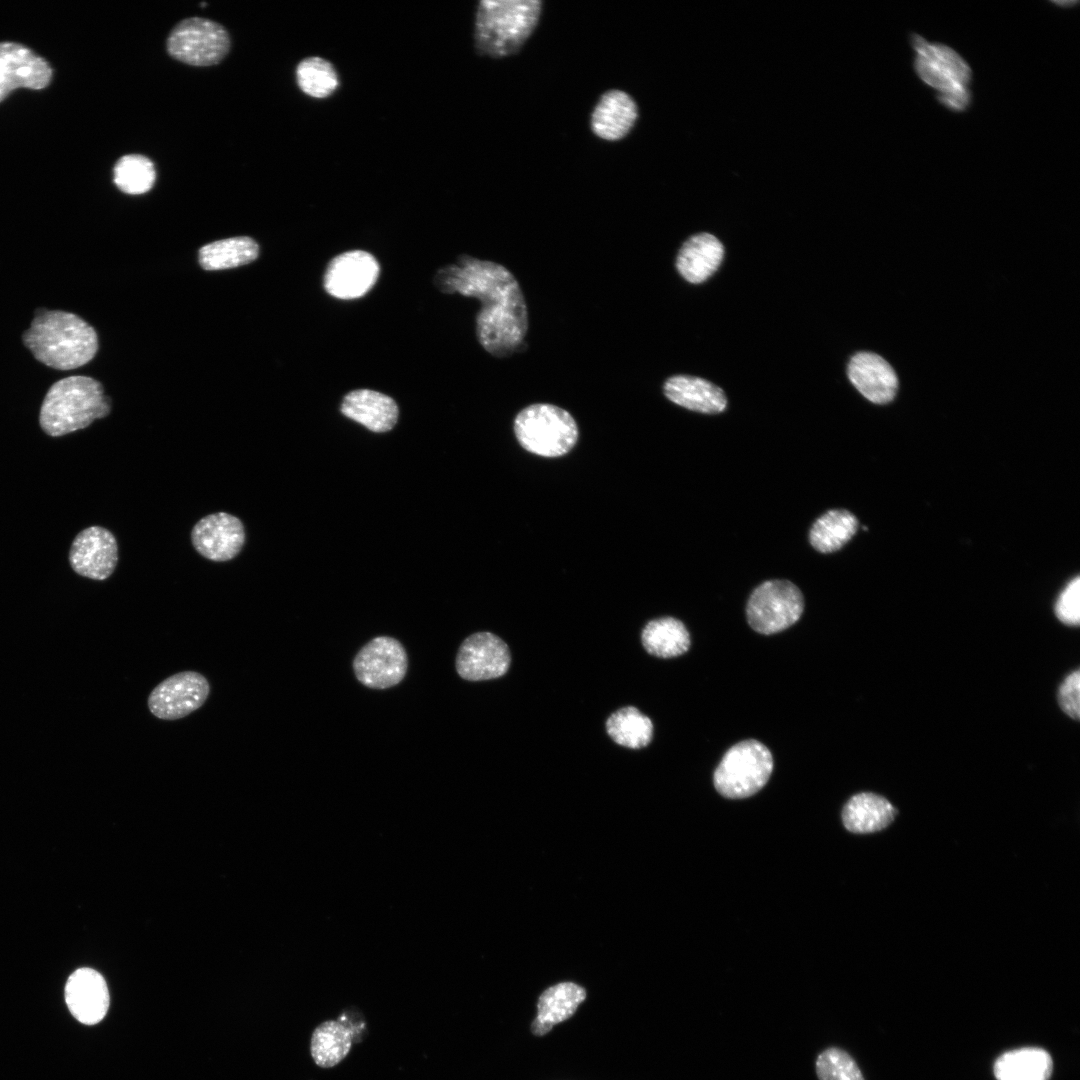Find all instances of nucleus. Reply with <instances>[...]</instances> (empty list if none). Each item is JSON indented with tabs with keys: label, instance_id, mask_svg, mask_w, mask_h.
<instances>
[{
	"label": "nucleus",
	"instance_id": "c85d7f7f",
	"mask_svg": "<svg viewBox=\"0 0 1080 1080\" xmlns=\"http://www.w3.org/2000/svg\"><path fill=\"white\" fill-rule=\"evenodd\" d=\"M352 1030L340 1021H325L314 1030L311 1037V1055L322 1068H330L341 1062L352 1045Z\"/></svg>",
	"mask_w": 1080,
	"mask_h": 1080
},
{
	"label": "nucleus",
	"instance_id": "f3484780",
	"mask_svg": "<svg viewBox=\"0 0 1080 1080\" xmlns=\"http://www.w3.org/2000/svg\"><path fill=\"white\" fill-rule=\"evenodd\" d=\"M65 1000L79 1022L98 1023L109 1007V992L103 976L91 968L77 969L66 982Z\"/></svg>",
	"mask_w": 1080,
	"mask_h": 1080
},
{
	"label": "nucleus",
	"instance_id": "f257e3e1",
	"mask_svg": "<svg viewBox=\"0 0 1080 1080\" xmlns=\"http://www.w3.org/2000/svg\"><path fill=\"white\" fill-rule=\"evenodd\" d=\"M435 287L479 300L476 335L483 349L497 358L520 351L528 330V309L516 277L505 266L468 255L440 268Z\"/></svg>",
	"mask_w": 1080,
	"mask_h": 1080
},
{
	"label": "nucleus",
	"instance_id": "9d476101",
	"mask_svg": "<svg viewBox=\"0 0 1080 1080\" xmlns=\"http://www.w3.org/2000/svg\"><path fill=\"white\" fill-rule=\"evenodd\" d=\"M407 668L405 648L390 636L373 638L360 648L353 660L357 680L372 689H386L399 684Z\"/></svg>",
	"mask_w": 1080,
	"mask_h": 1080
},
{
	"label": "nucleus",
	"instance_id": "f03ea898",
	"mask_svg": "<svg viewBox=\"0 0 1080 1080\" xmlns=\"http://www.w3.org/2000/svg\"><path fill=\"white\" fill-rule=\"evenodd\" d=\"M22 339L38 361L58 370L81 367L98 350L94 328L79 316L61 310L38 309Z\"/></svg>",
	"mask_w": 1080,
	"mask_h": 1080
},
{
	"label": "nucleus",
	"instance_id": "4be33fe9",
	"mask_svg": "<svg viewBox=\"0 0 1080 1080\" xmlns=\"http://www.w3.org/2000/svg\"><path fill=\"white\" fill-rule=\"evenodd\" d=\"M724 255L722 243L712 234L699 233L691 236L681 246L676 268L690 283H701L719 267Z\"/></svg>",
	"mask_w": 1080,
	"mask_h": 1080
},
{
	"label": "nucleus",
	"instance_id": "423d86ee",
	"mask_svg": "<svg viewBox=\"0 0 1080 1080\" xmlns=\"http://www.w3.org/2000/svg\"><path fill=\"white\" fill-rule=\"evenodd\" d=\"M514 432L525 450L543 457L568 453L578 438L572 415L548 403H535L522 409L515 417Z\"/></svg>",
	"mask_w": 1080,
	"mask_h": 1080
},
{
	"label": "nucleus",
	"instance_id": "6ab92c4d",
	"mask_svg": "<svg viewBox=\"0 0 1080 1080\" xmlns=\"http://www.w3.org/2000/svg\"><path fill=\"white\" fill-rule=\"evenodd\" d=\"M340 411L367 429L382 433L391 430L398 419L396 402L388 395L370 389H357L347 393Z\"/></svg>",
	"mask_w": 1080,
	"mask_h": 1080
},
{
	"label": "nucleus",
	"instance_id": "cd10ccee",
	"mask_svg": "<svg viewBox=\"0 0 1080 1080\" xmlns=\"http://www.w3.org/2000/svg\"><path fill=\"white\" fill-rule=\"evenodd\" d=\"M857 518L844 509L829 510L811 526L809 541L820 553H832L842 548L856 533Z\"/></svg>",
	"mask_w": 1080,
	"mask_h": 1080
},
{
	"label": "nucleus",
	"instance_id": "6e6552de",
	"mask_svg": "<svg viewBox=\"0 0 1080 1080\" xmlns=\"http://www.w3.org/2000/svg\"><path fill=\"white\" fill-rule=\"evenodd\" d=\"M804 610L800 589L788 580L773 579L758 585L751 593L746 615L750 627L770 635L796 623Z\"/></svg>",
	"mask_w": 1080,
	"mask_h": 1080
},
{
	"label": "nucleus",
	"instance_id": "2eb2a0df",
	"mask_svg": "<svg viewBox=\"0 0 1080 1080\" xmlns=\"http://www.w3.org/2000/svg\"><path fill=\"white\" fill-rule=\"evenodd\" d=\"M194 549L204 558L224 562L235 558L245 543V529L239 518L226 513H212L192 528Z\"/></svg>",
	"mask_w": 1080,
	"mask_h": 1080
},
{
	"label": "nucleus",
	"instance_id": "f8f14e48",
	"mask_svg": "<svg viewBox=\"0 0 1080 1080\" xmlns=\"http://www.w3.org/2000/svg\"><path fill=\"white\" fill-rule=\"evenodd\" d=\"M379 273V263L372 254L364 250L346 251L329 261L323 286L337 299H357L371 290Z\"/></svg>",
	"mask_w": 1080,
	"mask_h": 1080
},
{
	"label": "nucleus",
	"instance_id": "2f4dec72",
	"mask_svg": "<svg viewBox=\"0 0 1080 1080\" xmlns=\"http://www.w3.org/2000/svg\"><path fill=\"white\" fill-rule=\"evenodd\" d=\"M296 80L300 89L314 98L331 95L339 83L332 64L321 57L303 59L296 68Z\"/></svg>",
	"mask_w": 1080,
	"mask_h": 1080
},
{
	"label": "nucleus",
	"instance_id": "20e7f679",
	"mask_svg": "<svg viewBox=\"0 0 1080 1080\" xmlns=\"http://www.w3.org/2000/svg\"><path fill=\"white\" fill-rule=\"evenodd\" d=\"M542 11L540 0H483L477 7L475 47L501 58L516 53L530 37Z\"/></svg>",
	"mask_w": 1080,
	"mask_h": 1080
},
{
	"label": "nucleus",
	"instance_id": "bb28decb",
	"mask_svg": "<svg viewBox=\"0 0 1080 1080\" xmlns=\"http://www.w3.org/2000/svg\"><path fill=\"white\" fill-rule=\"evenodd\" d=\"M259 246L247 236L231 237L206 244L199 250V263L204 270L215 271L239 267L257 259Z\"/></svg>",
	"mask_w": 1080,
	"mask_h": 1080
},
{
	"label": "nucleus",
	"instance_id": "f704fd0d",
	"mask_svg": "<svg viewBox=\"0 0 1080 1080\" xmlns=\"http://www.w3.org/2000/svg\"><path fill=\"white\" fill-rule=\"evenodd\" d=\"M1080 672L1070 673L1058 689L1057 700L1062 711L1069 717L1080 718Z\"/></svg>",
	"mask_w": 1080,
	"mask_h": 1080
},
{
	"label": "nucleus",
	"instance_id": "dca6fc26",
	"mask_svg": "<svg viewBox=\"0 0 1080 1080\" xmlns=\"http://www.w3.org/2000/svg\"><path fill=\"white\" fill-rule=\"evenodd\" d=\"M48 62L26 46L0 42V102L17 88L43 89L51 81Z\"/></svg>",
	"mask_w": 1080,
	"mask_h": 1080
},
{
	"label": "nucleus",
	"instance_id": "0eeeda50",
	"mask_svg": "<svg viewBox=\"0 0 1080 1080\" xmlns=\"http://www.w3.org/2000/svg\"><path fill=\"white\" fill-rule=\"evenodd\" d=\"M773 757L761 742L748 739L727 750L717 766L713 782L719 794L740 799L754 795L769 780Z\"/></svg>",
	"mask_w": 1080,
	"mask_h": 1080
},
{
	"label": "nucleus",
	"instance_id": "9b49d317",
	"mask_svg": "<svg viewBox=\"0 0 1080 1080\" xmlns=\"http://www.w3.org/2000/svg\"><path fill=\"white\" fill-rule=\"evenodd\" d=\"M210 685L196 671H182L169 676L150 692L149 711L161 720H178L196 711L207 700Z\"/></svg>",
	"mask_w": 1080,
	"mask_h": 1080
},
{
	"label": "nucleus",
	"instance_id": "412c9836",
	"mask_svg": "<svg viewBox=\"0 0 1080 1080\" xmlns=\"http://www.w3.org/2000/svg\"><path fill=\"white\" fill-rule=\"evenodd\" d=\"M663 390L670 401L692 411L718 414L727 406L723 390L699 377L672 376L665 381Z\"/></svg>",
	"mask_w": 1080,
	"mask_h": 1080
},
{
	"label": "nucleus",
	"instance_id": "b1692460",
	"mask_svg": "<svg viewBox=\"0 0 1080 1080\" xmlns=\"http://www.w3.org/2000/svg\"><path fill=\"white\" fill-rule=\"evenodd\" d=\"M897 815V809L883 796L862 792L852 796L842 811L845 828L853 833L866 834L886 828Z\"/></svg>",
	"mask_w": 1080,
	"mask_h": 1080
},
{
	"label": "nucleus",
	"instance_id": "a878e982",
	"mask_svg": "<svg viewBox=\"0 0 1080 1080\" xmlns=\"http://www.w3.org/2000/svg\"><path fill=\"white\" fill-rule=\"evenodd\" d=\"M641 641L649 654L672 658L689 649L690 635L680 620L668 616L649 621L642 630Z\"/></svg>",
	"mask_w": 1080,
	"mask_h": 1080
},
{
	"label": "nucleus",
	"instance_id": "a211bd4d",
	"mask_svg": "<svg viewBox=\"0 0 1080 1080\" xmlns=\"http://www.w3.org/2000/svg\"><path fill=\"white\" fill-rule=\"evenodd\" d=\"M848 377L854 387L875 404L890 402L898 388L894 369L885 359L872 352H859L850 359Z\"/></svg>",
	"mask_w": 1080,
	"mask_h": 1080
},
{
	"label": "nucleus",
	"instance_id": "aec40b11",
	"mask_svg": "<svg viewBox=\"0 0 1080 1080\" xmlns=\"http://www.w3.org/2000/svg\"><path fill=\"white\" fill-rule=\"evenodd\" d=\"M638 108L633 98L618 89L606 91L597 102L591 115V128L595 135L616 141L625 137L634 126Z\"/></svg>",
	"mask_w": 1080,
	"mask_h": 1080
},
{
	"label": "nucleus",
	"instance_id": "c9c22d12",
	"mask_svg": "<svg viewBox=\"0 0 1080 1080\" xmlns=\"http://www.w3.org/2000/svg\"><path fill=\"white\" fill-rule=\"evenodd\" d=\"M1053 3H1055V4H1057V5H1061V6H1069V7L1073 6L1074 4H1078V2H1077V1L1053 2ZM1069 7H1068V8H1069Z\"/></svg>",
	"mask_w": 1080,
	"mask_h": 1080
},
{
	"label": "nucleus",
	"instance_id": "393cba45",
	"mask_svg": "<svg viewBox=\"0 0 1080 1080\" xmlns=\"http://www.w3.org/2000/svg\"><path fill=\"white\" fill-rule=\"evenodd\" d=\"M1052 1070L1053 1062L1049 1053L1036 1047L1008 1051L994 1064L997 1080H1049Z\"/></svg>",
	"mask_w": 1080,
	"mask_h": 1080
},
{
	"label": "nucleus",
	"instance_id": "4468645a",
	"mask_svg": "<svg viewBox=\"0 0 1080 1080\" xmlns=\"http://www.w3.org/2000/svg\"><path fill=\"white\" fill-rule=\"evenodd\" d=\"M69 563L80 576L99 581L107 579L118 563L116 538L100 526L85 528L72 542Z\"/></svg>",
	"mask_w": 1080,
	"mask_h": 1080
},
{
	"label": "nucleus",
	"instance_id": "473e14b6",
	"mask_svg": "<svg viewBox=\"0 0 1080 1080\" xmlns=\"http://www.w3.org/2000/svg\"><path fill=\"white\" fill-rule=\"evenodd\" d=\"M819 1080H864L854 1059L844 1050L830 1047L816 1059Z\"/></svg>",
	"mask_w": 1080,
	"mask_h": 1080
},
{
	"label": "nucleus",
	"instance_id": "5701e85b",
	"mask_svg": "<svg viewBox=\"0 0 1080 1080\" xmlns=\"http://www.w3.org/2000/svg\"><path fill=\"white\" fill-rule=\"evenodd\" d=\"M585 998V989L573 982H562L547 988L538 999L537 1017L531 1026L533 1034L544 1035L555 1024L570 1018Z\"/></svg>",
	"mask_w": 1080,
	"mask_h": 1080
},
{
	"label": "nucleus",
	"instance_id": "7c9ffc66",
	"mask_svg": "<svg viewBox=\"0 0 1080 1080\" xmlns=\"http://www.w3.org/2000/svg\"><path fill=\"white\" fill-rule=\"evenodd\" d=\"M113 175L116 186L124 193L132 195L149 191L156 179L153 162L140 154H128L119 158Z\"/></svg>",
	"mask_w": 1080,
	"mask_h": 1080
},
{
	"label": "nucleus",
	"instance_id": "c756f323",
	"mask_svg": "<svg viewBox=\"0 0 1080 1080\" xmlns=\"http://www.w3.org/2000/svg\"><path fill=\"white\" fill-rule=\"evenodd\" d=\"M606 731L615 743L631 749H641L652 740L653 724L637 708L627 706L609 716Z\"/></svg>",
	"mask_w": 1080,
	"mask_h": 1080
},
{
	"label": "nucleus",
	"instance_id": "39448f33",
	"mask_svg": "<svg viewBox=\"0 0 1080 1080\" xmlns=\"http://www.w3.org/2000/svg\"><path fill=\"white\" fill-rule=\"evenodd\" d=\"M915 53L913 67L920 80L936 91L940 104L952 112H965L972 100V70L953 48L929 42L917 33L910 34Z\"/></svg>",
	"mask_w": 1080,
	"mask_h": 1080
},
{
	"label": "nucleus",
	"instance_id": "72a5a7b5",
	"mask_svg": "<svg viewBox=\"0 0 1080 1080\" xmlns=\"http://www.w3.org/2000/svg\"><path fill=\"white\" fill-rule=\"evenodd\" d=\"M1055 614L1064 624L1077 626L1080 622V580L1072 579L1059 595L1055 604Z\"/></svg>",
	"mask_w": 1080,
	"mask_h": 1080
},
{
	"label": "nucleus",
	"instance_id": "7ed1b4c3",
	"mask_svg": "<svg viewBox=\"0 0 1080 1080\" xmlns=\"http://www.w3.org/2000/svg\"><path fill=\"white\" fill-rule=\"evenodd\" d=\"M110 411L111 400L99 381L88 376H69L55 382L47 391L39 423L48 436L60 437L88 427Z\"/></svg>",
	"mask_w": 1080,
	"mask_h": 1080
},
{
	"label": "nucleus",
	"instance_id": "ddd939ff",
	"mask_svg": "<svg viewBox=\"0 0 1080 1080\" xmlns=\"http://www.w3.org/2000/svg\"><path fill=\"white\" fill-rule=\"evenodd\" d=\"M511 664L507 644L491 632H476L460 645L455 667L458 675L468 681H483L503 676Z\"/></svg>",
	"mask_w": 1080,
	"mask_h": 1080
},
{
	"label": "nucleus",
	"instance_id": "1a4fd4ad",
	"mask_svg": "<svg viewBox=\"0 0 1080 1080\" xmlns=\"http://www.w3.org/2000/svg\"><path fill=\"white\" fill-rule=\"evenodd\" d=\"M230 37L219 23L201 17L180 21L167 39L169 54L194 66H210L220 62L228 53Z\"/></svg>",
	"mask_w": 1080,
	"mask_h": 1080
}]
</instances>
